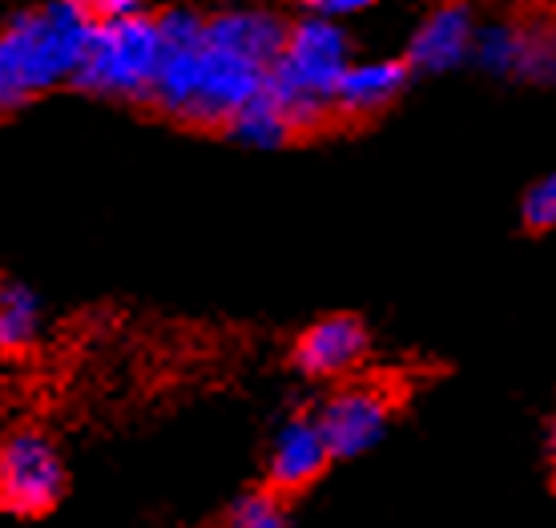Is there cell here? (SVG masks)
<instances>
[{"instance_id":"obj_12","label":"cell","mask_w":556,"mask_h":528,"mask_svg":"<svg viewBox=\"0 0 556 528\" xmlns=\"http://www.w3.org/2000/svg\"><path fill=\"white\" fill-rule=\"evenodd\" d=\"M230 138H238L242 146H258V150H275V146H287L294 138V122L291 113L282 110V101L263 89L251 105H242L230 122Z\"/></svg>"},{"instance_id":"obj_9","label":"cell","mask_w":556,"mask_h":528,"mask_svg":"<svg viewBox=\"0 0 556 528\" xmlns=\"http://www.w3.org/2000/svg\"><path fill=\"white\" fill-rule=\"evenodd\" d=\"M476 21L468 4H444L412 33L407 65L419 73H447L464 65L476 49Z\"/></svg>"},{"instance_id":"obj_7","label":"cell","mask_w":556,"mask_h":528,"mask_svg":"<svg viewBox=\"0 0 556 528\" xmlns=\"http://www.w3.org/2000/svg\"><path fill=\"white\" fill-rule=\"evenodd\" d=\"M331 444L323 436L319 419L315 416H291L270 440V460H266V476L270 488L291 496L303 492L306 485H315L323 476V468L331 464Z\"/></svg>"},{"instance_id":"obj_10","label":"cell","mask_w":556,"mask_h":528,"mask_svg":"<svg viewBox=\"0 0 556 528\" xmlns=\"http://www.w3.org/2000/svg\"><path fill=\"white\" fill-rule=\"evenodd\" d=\"M407 70H412L407 61H351L334 85L331 110L343 117H367V113L388 110L404 93Z\"/></svg>"},{"instance_id":"obj_18","label":"cell","mask_w":556,"mask_h":528,"mask_svg":"<svg viewBox=\"0 0 556 528\" xmlns=\"http://www.w3.org/2000/svg\"><path fill=\"white\" fill-rule=\"evenodd\" d=\"M548 464H553V476H556V416L548 424Z\"/></svg>"},{"instance_id":"obj_14","label":"cell","mask_w":556,"mask_h":528,"mask_svg":"<svg viewBox=\"0 0 556 528\" xmlns=\"http://www.w3.org/2000/svg\"><path fill=\"white\" fill-rule=\"evenodd\" d=\"M287 525H291V516H287V496L275 492V488L238 496L223 516V528H287Z\"/></svg>"},{"instance_id":"obj_5","label":"cell","mask_w":556,"mask_h":528,"mask_svg":"<svg viewBox=\"0 0 556 528\" xmlns=\"http://www.w3.org/2000/svg\"><path fill=\"white\" fill-rule=\"evenodd\" d=\"M65 492V460L45 431H13L0 440V513L41 516Z\"/></svg>"},{"instance_id":"obj_15","label":"cell","mask_w":556,"mask_h":528,"mask_svg":"<svg viewBox=\"0 0 556 528\" xmlns=\"http://www.w3.org/2000/svg\"><path fill=\"white\" fill-rule=\"evenodd\" d=\"M520 223L529 230H556V174H544L529 186V194L520 202Z\"/></svg>"},{"instance_id":"obj_16","label":"cell","mask_w":556,"mask_h":528,"mask_svg":"<svg viewBox=\"0 0 556 528\" xmlns=\"http://www.w3.org/2000/svg\"><path fill=\"white\" fill-rule=\"evenodd\" d=\"M306 9V16H323V21H343V16L367 13L379 0H299Z\"/></svg>"},{"instance_id":"obj_3","label":"cell","mask_w":556,"mask_h":528,"mask_svg":"<svg viewBox=\"0 0 556 528\" xmlns=\"http://www.w3.org/2000/svg\"><path fill=\"white\" fill-rule=\"evenodd\" d=\"M351 65L348 33L323 21V16H303L299 25L287 28V45L270 70V93L291 113L294 134H311L327 122L334 98V85Z\"/></svg>"},{"instance_id":"obj_1","label":"cell","mask_w":556,"mask_h":528,"mask_svg":"<svg viewBox=\"0 0 556 528\" xmlns=\"http://www.w3.org/2000/svg\"><path fill=\"white\" fill-rule=\"evenodd\" d=\"M157 33L162 65L150 105L169 117L202 129H226L235 113L270 85L275 65L210 37L206 16H198L194 9H166L157 16Z\"/></svg>"},{"instance_id":"obj_6","label":"cell","mask_w":556,"mask_h":528,"mask_svg":"<svg viewBox=\"0 0 556 528\" xmlns=\"http://www.w3.org/2000/svg\"><path fill=\"white\" fill-rule=\"evenodd\" d=\"M315 419H319L334 460L363 456L388 436L391 391L376 388V384H351V388L334 391L331 400L315 412Z\"/></svg>"},{"instance_id":"obj_2","label":"cell","mask_w":556,"mask_h":528,"mask_svg":"<svg viewBox=\"0 0 556 528\" xmlns=\"http://www.w3.org/2000/svg\"><path fill=\"white\" fill-rule=\"evenodd\" d=\"M98 21L81 0H45L0 25V110L77 81Z\"/></svg>"},{"instance_id":"obj_13","label":"cell","mask_w":556,"mask_h":528,"mask_svg":"<svg viewBox=\"0 0 556 528\" xmlns=\"http://www.w3.org/2000/svg\"><path fill=\"white\" fill-rule=\"evenodd\" d=\"M41 335V299L16 278H0V351H25Z\"/></svg>"},{"instance_id":"obj_11","label":"cell","mask_w":556,"mask_h":528,"mask_svg":"<svg viewBox=\"0 0 556 528\" xmlns=\"http://www.w3.org/2000/svg\"><path fill=\"white\" fill-rule=\"evenodd\" d=\"M529 53V21L513 16H492L476 25V49L472 61L492 77H520Z\"/></svg>"},{"instance_id":"obj_8","label":"cell","mask_w":556,"mask_h":528,"mask_svg":"<svg viewBox=\"0 0 556 528\" xmlns=\"http://www.w3.org/2000/svg\"><path fill=\"white\" fill-rule=\"evenodd\" d=\"M367 355V327L355 315H327L311 323L294 343V367L311 379L343 376Z\"/></svg>"},{"instance_id":"obj_4","label":"cell","mask_w":556,"mask_h":528,"mask_svg":"<svg viewBox=\"0 0 556 528\" xmlns=\"http://www.w3.org/2000/svg\"><path fill=\"white\" fill-rule=\"evenodd\" d=\"M157 65H162L157 16L138 13L126 21H98L77 85L89 93H101V98L150 101Z\"/></svg>"},{"instance_id":"obj_17","label":"cell","mask_w":556,"mask_h":528,"mask_svg":"<svg viewBox=\"0 0 556 528\" xmlns=\"http://www.w3.org/2000/svg\"><path fill=\"white\" fill-rule=\"evenodd\" d=\"M93 21H126V16H138L146 0H81Z\"/></svg>"}]
</instances>
